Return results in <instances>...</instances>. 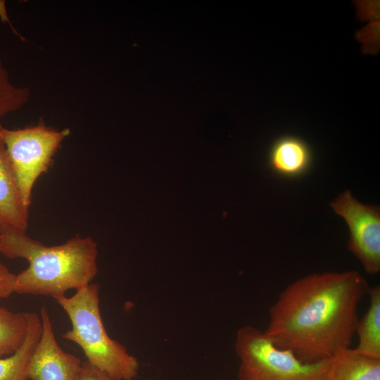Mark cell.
I'll return each instance as SVG.
<instances>
[{
	"label": "cell",
	"instance_id": "cell-1",
	"mask_svg": "<svg viewBox=\"0 0 380 380\" xmlns=\"http://www.w3.org/2000/svg\"><path fill=\"white\" fill-rule=\"evenodd\" d=\"M367 279L355 270L315 273L288 285L269 309L264 331L278 347L303 362L333 357L350 348L368 293Z\"/></svg>",
	"mask_w": 380,
	"mask_h": 380
},
{
	"label": "cell",
	"instance_id": "cell-2",
	"mask_svg": "<svg viewBox=\"0 0 380 380\" xmlns=\"http://www.w3.org/2000/svg\"><path fill=\"white\" fill-rule=\"evenodd\" d=\"M0 253L29 263L15 275L14 293L18 294L57 299L89 284L98 271L97 245L89 236L77 235L63 244L46 246L26 232H10L1 236Z\"/></svg>",
	"mask_w": 380,
	"mask_h": 380
},
{
	"label": "cell",
	"instance_id": "cell-3",
	"mask_svg": "<svg viewBox=\"0 0 380 380\" xmlns=\"http://www.w3.org/2000/svg\"><path fill=\"white\" fill-rule=\"evenodd\" d=\"M99 289V284L90 283L70 297L56 299L72 325L62 337L77 344L87 361L114 380H133L139 362L108 334L101 315Z\"/></svg>",
	"mask_w": 380,
	"mask_h": 380
},
{
	"label": "cell",
	"instance_id": "cell-4",
	"mask_svg": "<svg viewBox=\"0 0 380 380\" xmlns=\"http://www.w3.org/2000/svg\"><path fill=\"white\" fill-rule=\"evenodd\" d=\"M234 350L239 359V380H324L331 358L303 362L252 325L238 329Z\"/></svg>",
	"mask_w": 380,
	"mask_h": 380
},
{
	"label": "cell",
	"instance_id": "cell-5",
	"mask_svg": "<svg viewBox=\"0 0 380 380\" xmlns=\"http://www.w3.org/2000/svg\"><path fill=\"white\" fill-rule=\"evenodd\" d=\"M0 134L23 201L29 208L35 182L49 170L70 131L68 128L57 130L41 121L34 126L15 129L2 125Z\"/></svg>",
	"mask_w": 380,
	"mask_h": 380
},
{
	"label": "cell",
	"instance_id": "cell-6",
	"mask_svg": "<svg viewBox=\"0 0 380 380\" xmlns=\"http://www.w3.org/2000/svg\"><path fill=\"white\" fill-rule=\"evenodd\" d=\"M330 205L348 226V250L368 274H378L380 271L379 207L360 203L350 190L339 194Z\"/></svg>",
	"mask_w": 380,
	"mask_h": 380
},
{
	"label": "cell",
	"instance_id": "cell-7",
	"mask_svg": "<svg viewBox=\"0 0 380 380\" xmlns=\"http://www.w3.org/2000/svg\"><path fill=\"white\" fill-rule=\"evenodd\" d=\"M42 333L28 366L30 380H77L82 361L57 342L46 306L40 309Z\"/></svg>",
	"mask_w": 380,
	"mask_h": 380
},
{
	"label": "cell",
	"instance_id": "cell-8",
	"mask_svg": "<svg viewBox=\"0 0 380 380\" xmlns=\"http://www.w3.org/2000/svg\"><path fill=\"white\" fill-rule=\"evenodd\" d=\"M2 125L0 122V130ZM28 208L24 204L0 134V236L26 232Z\"/></svg>",
	"mask_w": 380,
	"mask_h": 380
},
{
	"label": "cell",
	"instance_id": "cell-9",
	"mask_svg": "<svg viewBox=\"0 0 380 380\" xmlns=\"http://www.w3.org/2000/svg\"><path fill=\"white\" fill-rule=\"evenodd\" d=\"M312 153L301 139L286 136L276 140L269 151L271 169L286 177H296L306 172L312 163Z\"/></svg>",
	"mask_w": 380,
	"mask_h": 380
},
{
	"label": "cell",
	"instance_id": "cell-10",
	"mask_svg": "<svg viewBox=\"0 0 380 380\" xmlns=\"http://www.w3.org/2000/svg\"><path fill=\"white\" fill-rule=\"evenodd\" d=\"M324 380H380V359L341 349L331 357Z\"/></svg>",
	"mask_w": 380,
	"mask_h": 380
},
{
	"label": "cell",
	"instance_id": "cell-11",
	"mask_svg": "<svg viewBox=\"0 0 380 380\" xmlns=\"http://www.w3.org/2000/svg\"><path fill=\"white\" fill-rule=\"evenodd\" d=\"M41 333L40 317L29 312L28 328L23 344L12 355L0 357V380H29V363Z\"/></svg>",
	"mask_w": 380,
	"mask_h": 380
},
{
	"label": "cell",
	"instance_id": "cell-12",
	"mask_svg": "<svg viewBox=\"0 0 380 380\" xmlns=\"http://www.w3.org/2000/svg\"><path fill=\"white\" fill-rule=\"evenodd\" d=\"M369 305L355 330L358 342L355 350L365 356L380 359V286L370 287Z\"/></svg>",
	"mask_w": 380,
	"mask_h": 380
},
{
	"label": "cell",
	"instance_id": "cell-13",
	"mask_svg": "<svg viewBox=\"0 0 380 380\" xmlns=\"http://www.w3.org/2000/svg\"><path fill=\"white\" fill-rule=\"evenodd\" d=\"M28 322L29 312H13L0 308V357L12 355L20 347Z\"/></svg>",
	"mask_w": 380,
	"mask_h": 380
},
{
	"label": "cell",
	"instance_id": "cell-14",
	"mask_svg": "<svg viewBox=\"0 0 380 380\" xmlns=\"http://www.w3.org/2000/svg\"><path fill=\"white\" fill-rule=\"evenodd\" d=\"M29 96V88L14 85L0 60V117L19 110L28 101Z\"/></svg>",
	"mask_w": 380,
	"mask_h": 380
},
{
	"label": "cell",
	"instance_id": "cell-15",
	"mask_svg": "<svg viewBox=\"0 0 380 380\" xmlns=\"http://www.w3.org/2000/svg\"><path fill=\"white\" fill-rule=\"evenodd\" d=\"M15 275L0 262V299L7 298L14 293Z\"/></svg>",
	"mask_w": 380,
	"mask_h": 380
},
{
	"label": "cell",
	"instance_id": "cell-16",
	"mask_svg": "<svg viewBox=\"0 0 380 380\" xmlns=\"http://www.w3.org/2000/svg\"><path fill=\"white\" fill-rule=\"evenodd\" d=\"M77 380H114L108 375L98 369L88 361H82L80 372Z\"/></svg>",
	"mask_w": 380,
	"mask_h": 380
},
{
	"label": "cell",
	"instance_id": "cell-17",
	"mask_svg": "<svg viewBox=\"0 0 380 380\" xmlns=\"http://www.w3.org/2000/svg\"><path fill=\"white\" fill-rule=\"evenodd\" d=\"M0 18H1V21L5 22V23H8L10 25L11 29L13 30V32H15V33L17 35H19V34L16 32V30L12 26L11 23L9 21V19H8V15H7V12H6V6H5V1H0Z\"/></svg>",
	"mask_w": 380,
	"mask_h": 380
},
{
	"label": "cell",
	"instance_id": "cell-18",
	"mask_svg": "<svg viewBox=\"0 0 380 380\" xmlns=\"http://www.w3.org/2000/svg\"><path fill=\"white\" fill-rule=\"evenodd\" d=\"M1 236H0V244H1Z\"/></svg>",
	"mask_w": 380,
	"mask_h": 380
}]
</instances>
